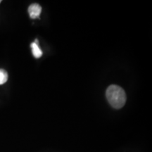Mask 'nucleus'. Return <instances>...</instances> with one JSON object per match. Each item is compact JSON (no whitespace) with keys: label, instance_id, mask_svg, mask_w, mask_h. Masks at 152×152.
Masks as SVG:
<instances>
[{"label":"nucleus","instance_id":"7ed1b4c3","mask_svg":"<svg viewBox=\"0 0 152 152\" xmlns=\"http://www.w3.org/2000/svg\"><path fill=\"white\" fill-rule=\"evenodd\" d=\"M31 48L33 56H35V58H39V57L42 56V52L41 49H39V46H38V44L33 42L31 44Z\"/></svg>","mask_w":152,"mask_h":152},{"label":"nucleus","instance_id":"39448f33","mask_svg":"<svg viewBox=\"0 0 152 152\" xmlns=\"http://www.w3.org/2000/svg\"><path fill=\"white\" fill-rule=\"evenodd\" d=\"M1 0H0V3H1Z\"/></svg>","mask_w":152,"mask_h":152},{"label":"nucleus","instance_id":"20e7f679","mask_svg":"<svg viewBox=\"0 0 152 152\" xmlns=\"http://www.w3.org/2000/svg\"><path fill=\"white\" fill-rule=\"evenodd\" d=\"M8 80V73L3 69H0V85L4 84Z\"/></svg>","mask_w":152,"mask_h":152},{"label":"nucleus","instance_id":"f257e3e1","mask_svg":"<svg viewBox=\"0 0 152 152\" xmlns=\"http://www.w3.org/2000/svg\"><path fill=\"white\" fill-rule=\"evenodd\" d=\"M106 96L110 105L114 109H121L126 102V94L125 91L122 87L118 85H110L106 90Z\"/></svg>","mask_w":152,"mask_h":152},{"label":"nucleus","instance_id":"f03ea898","mask_svg":"<svg viewBox=\"0 0 152 152\" xmlns=\"http://www.w3.org/2000/svg\"><path fill=\"white\" fill-rule=\"evenodd\" d=\"M42 8L37 4H33L28 8V13H29L30 17L33 19L39 18V15L41 14Z\"/></svg>","mask_w":152,"mask_h":152}]
</instances>
